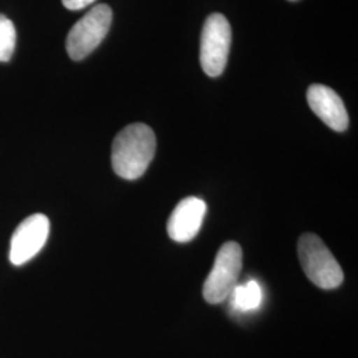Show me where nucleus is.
I'll return each instance as SVG.
<instances>
[{
  "label": "nucleus",
  "instance_id": "obj_1",
  "mask_svg": "<svg viewBox=\"0 0 358 358\" xmlns=\"http://www.w3.org/2000/svg\"><path fill=\"white\" fill-rule=\"evenodd\" d=\"M157 140L153 129L131 124L115 136L112 146V166L121 178L134 180L145 174L153 161Z\"/></svg>",
  "mask_w": 358,
  "mask_h": 358
},
{
  "label": "nucleus",
  "instance_id": "obj_2",
  "mask_svg": "<svg viewBox=\"0 0 358 358\" xmlns=\"http://www.w3.org/2000/svg\"><path fill=\"white\" fill-rule=\"evenodd\" d=\"M297 254L308 279L322 289H334L344 282V272L329 248L315 234H304Z\"/></svg>",
  "mask_w": 358,
  "mask_h": 358
},
{
  "label": "nucleus",
  "instance_id": "obj_3",
  "mask_svg": "<svg viewBox=\"0 0 358 358\" xmlns=\"http://www.w3.org/2000/svg\"><path fill=\"white\" fill-rule=\"evenodd\" d=\"M113 19L112 8L99 4L85 13L66 36V52L75 62L90 56L108 35Z\"/></svg>",
  "mask_w": 358,
  "mask_h": 358
},
{
  "label": "nucleus",
  "instance_id": "obj_4",
  "mask_svg": "<svg viewBox=\"0 0 358 358\" xmlns=\"http://www.w3.org/2000/svg\"><path fill=\"white\" fill-rule=\"evenodd\" d=\"M243 266V252L241 245L227 242L217 251L214 267L203 284V297L210 304H219L230 297L238 285Z\"/></svg>",
  "mask_w": 358,
  "mask_h": 358
},
{
  "label": "nucleus",
  "instance_id": "obj_5",
  "mask_svg": "<svg viewBox=\"0 0 358 358\" xmlns=\"http://www.w3.org/2000/svg\"><path fill=\"white\" fill-rule=\"evenodd\" d=\"M231 26L226 16L213 13L206 19L201 38V65L207 76H220L227 65Z\"/></svg>",
  "mask_w": 358,
  "mask_h": 358
},
{
  "label": "nucleus",
  "instance_id": "obj_6",
  "mask_svg": "<svg viewBox=\"0 0 358 358\" xmlns=\"http://www.w3.org/2000/svg\"><path fill=\"white\" fill-rule=\"evenodd\" d=\"M50 235V220L43 214H34L24 219L15 230L11 239L10 260L13 266H23L40 250Z\"/></svg>",
  "mask_w": 358,
  "mask_h": 358
},
{
  "label": "nucleus",
  "instance_id": "obj_7",
  "mask_svg": "<svg viewBox=\"0 0 358 358\" xmlns=\"http://www.w3.org/2000/svg\"><path fill=\"white\" fill-rule=\"evenodd\" d=\"M205 201L189 196L180 201L167 222V234L177 243L192 241L202 227L206 215Z\"/></svg>",
  "mask_w": 358,
  "mask_h": 358
},
{
  "label": "nucleus",
  "instance_id": "obj_8",
  "mask_svg": "<svg viewBox=\"0 0 358 358\" xmlns=\"http://www.w3.org/2000/svg\"><path fill=\"white\" fill-rule=\"evenodd\" d=\"M307 100L315 115L334 131H345L349 117L341 97L329 87L313 84L308 88Z\"/></svg>",
  "mask_w": 358,
  "mask_h": 358
},
{
  "label": "nucleus",
  "instance_id": "obj_9",
  "mask_svg": "<svg viewBox=\"0 0 358 358\" xmlns=\"http://www.w3.org/2000/svg\"><path fill=\"white\" fill-rule=\"evenodd\" d=\"M229 299H231V303L235 309L250 312L259 308L263 294L260 285L255 280H250L242 285H236Z\"/></svg>",
  "mask_w": 358,
  "mask_h": 358
},
{
  "label": "nucleus",
  "instance_id": "obj_10",
  "mask_svg": "<svg viewBox=\"0 0 358 358\" xmlns=\"http://www.w3.org/2000/svg\"><path fill=\"white\" fill-rule=\"evenodd\" d=\"M16 44V29L13 22L0 15V62L6 63L13 57Z\"/></svg>",
  "mask_w": 358,
  "mask_h": 358
},
{
  "label": "nucleus",
  "instance_id": "obj_11",
  "mask_svg": "<svg viewBox=\"0 0 358 358\" xmlns=\"http://www.w3.org/2000/svg\"><path fill=\"white\" fill-rule=\"evenodd\" d=\"M93 1H96V0H63V4L66 10L78 11V10L88 7Z\"/></svg>",
  "mask_w": 358,
  "mask_h": 358
},
{
  "label": "nucleus",
  "instance_id": "obj_12",
  "mask_svg": "<svg viewBox=\"0 0 358 358\" xmlns=\"http://www.w3.org/2000/svg\"><path fill=\"white\" fill-rule=\"evenodd\" d=\"M291 1H294V0H291Z\"/></svg>",
  "mask_w": 358,
  "mask_h": 358
}]
</instances>
